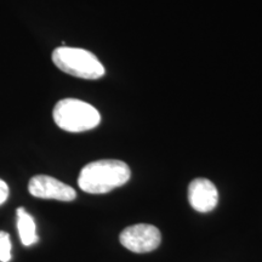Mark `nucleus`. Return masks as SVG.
I'll use <instances>...</instances> for the list:
<instances>
[{
	"instance_id": "obj_1",
	"label": "nucleus",
	"mask_w": 262,
	"mask_h": 262,
	"mask_svg": "<svg viewBox=\"0 0 262 262\" xmlns=\"http://www.w3.org/2000/svg\"><path fill=\"white\" fill-rule=\"evenodd\" d=\"M129 165L122 160L102 159L91 162L81 169L78 185L81 191L91 194H103L122 187L129 181Z\"/></svg>"
},
{
	"instance_id": "obj_2",
	"label": "nucleus",
	"mask_w": 262,
	"mask_h": 262,
	"mask_svg": "<svg viewBox=\"0 0 262 262\" xmlns=\"http://www.w3.org/2000/svg\"><path fill=\"white\" fill-rule=\"evenodd\" d=\"M55 123L68 133L93 130L101 122V114L90 103L77 98H64L55 104L52 112Z\"/></svg>"
},
{
	"instance_id": "obj_3",
	"label": "nucleus",
	"mask_w": 262,
	"mask_h": 262,
	"mask_svg": "<svg viewBox=\"0 0 262 262\" xmlns=\"http://www.w3.org/2000/svg\"><path fill=\"white\" fill-rule=\"evenodd\" d=\"M52 62L64 73L81 78L96 80L104 75V67L93 52L80 48L60 47L52 52Z\"/></svg>"
},
{
	"instance_id": "obj_4",
	"label": "nucleus",
	"mask_w": 262,
	"mask_h": 262,
	"mask_svg": "<svg viewBox=\"0 0 262 262\" xmlns=\"http://www.w3.org/2000/svg\"><path fill=\"white\" fill-rule=\"evenodd\" d=\"M119 242L124 248L133 253H149L159 247L162 234L156 226L137 224L123 229L119 235Z\"/></svg>"
},
{
	"instance_id": "obj_5",
	"label": "nucleus",
	"mask_w": 262,
	"mask_h": 262,
	"mask_svg": "<svg viewBox=\"0 0 262 262\" xmlns=\"http://www.w3.org/2000/svg\"><path fill=\"white\" fill-rule=\"evenodd\" d=\"M28 191L35 198L55 199L60 202H72L77 196L74 188L48 175L32 178L28 183Z\"/></svg>"
},
{
	"instance_id": "obj_6",
	"label": "nucleus",
	"mask_w": 262,
	"mask_h": 262,
	"mask_svg": "<svg viewBox=\"0 0 262 262\" xmlns=\"http://www.w3.org/2000/svg\"><path fill=\"white\" fill-rule=\"evenodd\" d=\"M188 201L194 210L199 212H210L217 206V188L208 179L193 180L188 187Z\"/></svg>"
},
{
	"instance_id": "obj_7",
	"label": "nucleus",
	"mask_w": 262,
	"mask_h": 262,
	"mask_svg": "<svg viewBox=\"0 0 262 262\" xmlns=\"http://www.w3.org/2000/svg\"><path fill=\"white\" fill-rule=\"evenodd\" d=\"M16 217H17V231L22 244L25 247H31L37 243L39 237L37 234V226L32 215L25 208H18L16 210Z\"/></svg>"
},
{
	"instance_id": "obj_8",
	"label": "nucleus",
	"mask_w": 262,
	"mask_h": 262,
	"mask_svg": "<svg viewBox=\"0 0 262 262\" xmlns=\"http://www.w3.org/2000/svg\"><path fill=\"white\" fill-rule=\"evenodd\" d=\"M11 239L4 231H0V262H9L11 260Z\"/></svg>"
},
{
	"instance_id": "obj_9",
	"label": "nucleus",
	"mask_w": 262,
	"mask_h": 262,
	"mask_svg": "<svg viewBox=\"0 0 262 262\" xmlns=\"http://www.w3.org/2000/svg\"><path fill=\"white\" fill-rule=\"evenodd\" d=\"M9 194L10 189L8 183H6L4 180L0 179V205H3L6 201H8Z\"/></svg>"
}]
</instances>
